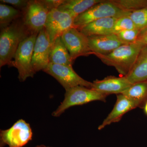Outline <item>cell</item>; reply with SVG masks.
Masks as SVG:
<instances>
[{
  "instance_id": "1",
  "label": "cell",
  "mask_w": 147,
  "mask_h": 147,
  "mask_svg": "<svg viewBox=\"0 0 147 147\" xmlns=\"http://www.w3.org/2000/svg\"><path fill=\"white\" fill-rule=\"evenodd\" d=\"M146 46L137 40L133 43L121 45L107 55H95L103 63L114 67L122 76H125L131 70L142 49Z\"/></svg>"
},
{
  "instance_id": "2",
  "label": "cell",
  "mask_w": 147,
  "mask_h": 147,
  "mask_svg": "<svg viewBox=\"0 0 147 147\" xmlns=\"http://www.w3.org/2000/svg\"><path fill=\"white\" fill-rule=\"evenodd\" d=\"M31 34L22 19H18L1 29L0 34V67L10 66L19 44Z\"/></svg>"
},
{
  "instance_id": "3",
  "label": "cell",
  "mask_w": 147,
  "mask_h": 147,
  "mask_svg": "<svg viewBox=\"0 0 147 147\" xmlns=\"http://www.w3.org/2000/svg\"><path fill=\"white\" fill-rule=\"evenodd\" d=\"M131 13L121 9L112 0H104L77 16L74 19V26L79 30L98 19L109 17L119 18L129 16Z\"/></svg>"
},
{
  "instance_id": "4",
  "label": "cell",
  "mask_w": 147,
  "mask_h": 147,
  "mask_svg": "<svg viewBox=\"0 0 147 147\" xmlns=\"http://www.w3.org/2000/svg\"><path fill=\"white\" fill-rule=\"evenodd\" d=\"M107 96L91 88L78 86L66 90L64 100L52 114L59 117L68 108L76 105H83L94 101L105 102Z\"/></svg>"
},
{
  "instance_id": "5",
  "label": "cell",
  "mask_w": 147,
  "mask_h": 147,
  "mask_svg": "<svg viewBox=\"0 0 147 147\" xmlns=\"http://www.w3.org/2000/svg\"><path fill=\"white\" fill-rule=\"evenodd\" d=\"M38 34H30L20 43L10 66L16 67L18 78L21 82L29 77H33L36 72L32 64L34 48Z\"/></svg>"
},
{
  "instance_id": "6",
  "label": "cell",
  "mask_w": 147,
  "mask_h": 147,
  "mask_svg": "<svg viewBox=\"0 0 147 147\" xmlns=\"http://www.w3.org/2000/svg\"><path fill=\"white\" fill-rule=\"evenodd\" d=\"M22 12V20L24 26L31 34H38L45 27L50 12L41 0L29 1Z\"/></svg>"
},
{
  "instance_id": "7",
  "label": "cell",
  "mask_w": 147,
  "mask_h": 147,
  "mask_svg": "<svg viewBox=\"0 0 147 147\" xmlns=\"http://www.w3.org/2000/svg\"><path fill=\"white\" fill-rule=\"evenodd\" d=\"M30 125L24 120L17 121L10 128L0 131L1 147H22L32 139Z\"/></svg>"
},
{
  "instance_id": "8",
  "label": "cell",
  "mask_w": 147,
  "mask_h": 147,
  "mask_svg": "<svg viewBox=\"0 0 147 147\" xmlns=\"http://www.w3.org/2000/svg\"><path fill=\"white\" fill-rule=\"evenodd\" d=\"M43 71L55 78L65 90L78 86L91 88L92 83L88 82L79 76L74 70L72 66L50 63Z\"/></svg>"
},
{
  "instance_id": "9",
  "label": "cell",
  "mask_w": 147,
  "mask_h": 147,
  "mask_svg": "<svg viewBox=\"0 0 147 147\" xmlns=\"http://www.w3.org/2000/svg\"><path fill=\"white\" fill-rule=\"evenodd\" d=\"M61 37L73 63L79 57L93 55L89 46L88 37L78 29H69Z\"/></svg>"
},
{
  "instance_id": "10",
  "label": "cell",
  "mask_w": 147,
  "mask_h": 147,
  "mask_svg": "<svg viewBox=\"0 0 147 147\" xmlns=\"http://www.w3.org/2000/svg\"><path fill=\"white\" fill-rule=\"evenodd\" d=\"M75 18L69 13L58 9L50 11L45 28L49 34L52 45L55 40L69 29L74 28Z\"/></svg>"
},
{
  "instance_id": "11",
  "label": "cell",
  "mask_w": 147,
  "mask_h": 147,
  "mask_svg": "<svg viewBox=\"0 0 147 147\" xmlns=\"http://www.w3.org/2000/svg\"><path fill=\"white\" fill-rule=\"evenodd\" d=\"M52 47L50 36L44 28L38 34L34 48L32 64L36 72L43 71L49 65Z\"/></svg>"
},
{
  "instance_id": "12",
  "label": "cell",
  "mask_w": 147,
  "mask_h": 147,
  "mask_svg": "<svg viewBox=\"0 0 147 147\" xmlns=\"http://www.w3.org/2000/svg\"><path fill=\"white\" fill-rule=\"evenodd\" d=\"M132 84L125 76H107L102 80H95L92 82V89L108 96L112 94L122 93Z\"/></svg>"
},
{
  "instance_id": "13",
  "label": "cell",
  "mask_w": 147,
  "mask_h": 147,
  "mask_svg": "<svg viewBox=\"0 0 147 147\" xmlns=\"http://www.w3.org/2000/svg\"><path fill=\"white\" fill-rule=\"evenodd\" d=\"M89 46L93 55H107L125 44L115 34L88 37Z\"/></svg>"
},
{
  "instance_id": "14",
  "label": "cell",
  "mask_w": 147,
  "mask_h": 147,
  "mask_svg": "<svg viewBox=\"0 0 147 147\" xmlns=\"http://www.w3.org/2000/svg\"><path fill=\"white\" fill-rule=\"evenodd\" d=\"M137 107H139L138 104L134 100L122 94H117V100L114 108L98 126V130H101L112 123L118 122L124 115Z\"/></svg>"
},
{
  "instance_id": "15",
  "label": "cell",
  "mask_w": 147,
  "mask_h": 147,
  "mask_svg": "<svg viewBox=\"0 0 147 147\" xmlns=\"http://www.w3.org/2000/svg\"><path fill=\"white\" fill-rule=\"evenodd\" d=\"M117 19L112 17L101 18L88 24L79 30L88 37L113 34Z\"/></svg>"
},
{
  "instance_id": "16",
  "label": "cell",
  "mask_w": 147,
  "mask_h": 147,
  "mask_svg": "<svg viewBox=\"0 0 147 147\" xmlns=\"http://www.w3.org/2000/svg\"><path fill=\"white\" fill-rule=\"evenodd\" d=\"M125 77L132 84L147 81V46L142 49L134 66Z\"/></svg>"
},
{
  "instance_id": "17",
  "label": "cell",
  "mask_w": 147,
  "mask_h": 147,
  "mask_svg": "<svg viewBox=\"0 0 147 147\" xmlns=\"http://www.w3.org/2000/svg\"><path fill=\"white\" fill-rule=\"evenodd\" d=\"M104 0H65L58 9L65 11L76 18L92 7Z\"/></svg>"
},
{
  "instance_id": "18",
  "label": "cell",
  "mask_w": 147,
  "mask_h": 147,
  "mask_svg": "<svg viewBox=\"0 0 147 147\" xmlns=\"http://www.w3.org/2000/svg\"><path fill=\"white\" fill-rule=\"evenodd\" d=\"M50 63L60 65L72 66L73 61L61 37L57 38L52 45Z\"/></svg>"
},
{
  "instance_id": "19",
  "label": "cell",
  "mask_w": 147,
  "mask_h": 147,
  "mask_svg": "<svg viewBox=\"0 0 147 147\" xmlns=\"http://www.w3.org/2000/svg\"><path fill=\"white\" fill-rule=\"evenodd\" d=\"M122 94L137 102L139 108H144L147 101V81L132 84Z\"/></svg>"
},
{
  "instance_id": "20",
  "label": "cell",
  "mask_w": 147,
  "mask_h": 147,
  "mask_svg": "<svg viewBox=\"0 0 147 147\" xmlns=\"http://www.w3.org/2000/svg\"><path fill=\"white\" fill-rule=\"evenodd\" d=\"M22 15L21 11L11 6L1 3L0 4V26L1 29L9 26L13 21Z\"/></svg>"
},
{
  "instance_id": "21",
  "label": "cell",
  "mask_w": 147,
  "mask_h": 147,
  "mask_svg": "<svg viewBox=\"0 0 147 147\" xmlns=\"http://www.w3.org/2000/svg\"><path fill=\"white\" fill-rule=\"evenodd\" d=\"M121 9L132 12L147 7V0H112Z\"/></svg>"
},
{
  "instance_id": "22",
  "label": "cell",
  "mask_w": 147,
  "mask_h": 147,
  "mask_svg": "<svg viewBox=\"0 0 147 147\" xmlns=\"http://www.w3.org/2000/svg\"><path fill=\"white\" fill-rule=\"evenodd\" d=\"M136 29L139 30L147 28V7L131 12L129 16Z\"/></svg>"
},
{
  "instance_id": "23",
  "label": "cell",
  "mask_w": 147,
  "mask_h": 147,
  "mask_svg": "<svg viewBox=\"0 0 147 147\" xmlns=\"http://www.w3.org/2000/svg\"><path fill=\"white\" fill-rule=\"evenodd\" d=\"M136 29L134 23L129 16L117 18L115 23L113 34L118 33L127 30Z\"/></svg>"
},
{
  "instance_id": "24",
  "label": "cell",
  "mask_w": 147,
  "mask_h": 147,
  "mask_svg": "<svg viewBox=\"0 0 147 147\" xmlns=\"http://www.w3.org/2000/svg\"><path fill=\"white\" fill-rule=\"evenodd\" d=\"M140 30H141L137 29L127 30L120 32L116 34L125 44L133 43L137 41Z\"/></svg>"
},
{
  "instance_id": "25",
  "label": "cell",
  "mask_w": 147,
  "mask_h": 147,
  "mask_svg": "<svg viewBox=\"0 0 147 147\" xmlns=\"http://www.w3.org/2000/svg\"><path fill=\"white\" fill-rule=\"evenodd\" d=\"M1 3L10 5L16 9L23 11L28 5V0H1Z\"/></svg>"
},
{
  "instance_id": "26",
  "label": "cell",
  "mask_w": 147,
  "mask_h": 147,
  "mask_svg": "<svg viewBox=\"0 0 147 147\" xmlns=\"http://www.w3.org/2000/svg\"><path fill=\"white\" fill-rule=\"evenodd\" d=\"M65 0H41L43 4L50 11L53 9H57L64 2Z\"/></svg>"
},
{
  "instance_id": "27",
  "label": "cell",
  "mask_w": 147,
  "mask_h": 147,
  "mask_svg": "<svg viewBox=\"0 0 147 147\" xmlns=\"http://www.w3.org/2000/svg\"><path fill=\"white\" fill-rule=\"evenodd\" d=\"M137 40L142 41L147 46V28L140 30Z\"/></svg>"
},
{
  "instance_id": "28",
  "label": "cell",
  "mask_w": 147,
  "mask_h": 147,
  "mask_svg": "<svg viewBox=\"0 0 147 147\" xmlns=\"http://www.w3.org/2000/svg\"><path fill=\"white\" fill-rule=\"evenodd\" d=\"M144 113L145 114L147 115V101L145 103L144 105Z\"/></svg>"
},
{
  "instance_id": "29",
  "label": "cell",
  "mask_w": 147,
  "mask_h": 147,
  "mask_svg": "<svg viewBox=\"0 0 147 147\" xmlns=\"http://www.w3.org/2000/svg\"><path fill=\"white\" fill-rule=\"evenodd\" d=\"M35 147H52L50 146H45V145H38V146H36Z\"/></svg>"
}]
</instances>
